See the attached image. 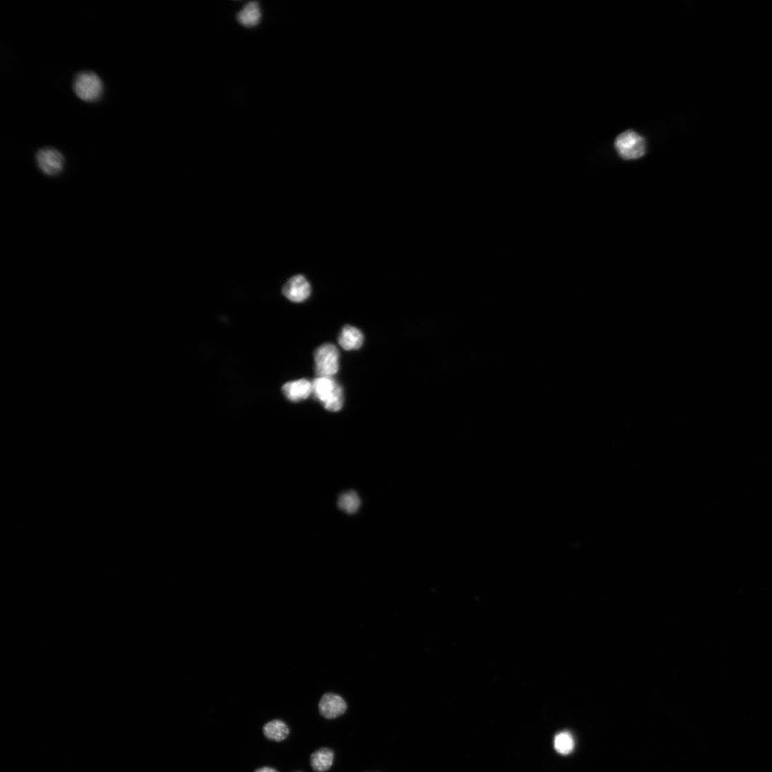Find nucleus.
<instances>
[{
  "mask_svg": "<svg viewBox=\"0 0 772 772\" xmlns=\"http://www.w3.org/2000/svg\"><path fill=\"white\" fill-rule=\"evenodd\" d=\"M316 372L319 377H332L339 369V352L330 343L323 344L315 352Z\"/></svg>",
  "mask_w": 772,
  "mask_h": 772,
  "instance_id": "4",
  "label": "nucleus"
},
{
  "mask_svg": "<svg viewBox=\"0 0 772 772\" xmlns=\"http://www.w3.org/2000/svg\"><path fill=\"white\" fill-rule=\"evenodd\" d=\"M283 294L292 302L302 303L310 296L311 287L303 276L296 275L284 285Z\"/></svg>",
  "mask_w": 772,
  "mask_h": 772,
  "instance_id": "6",
  "label": "nucleus"
},
{
  "mask_svg": "<svg viewBox=\"0 0 772 772\" xmlns=\"http://www.w3.org/2000/svg\"><path fill=\"white\" fill-rule=\"evenodd\" d=\"M36 161L40 171L48 176L58 175L64 168V156L53 148L40 149L36 154Z\"/></svg>",
  "mask_w": 772,
  "mask_h": 772,
  "instance_id": "5",
  "label": "nucleus"
},
{
  "mask_svg": "<svg viewBox=\"0 0 772 772\" xmlns=\"http://www.w3.org/2000/svg\"><path fill=\"white\" fill-rule=\"evenodd\" d=\"M73 89L82 101L95 102L102 96L104 86L100 77L93 72H82L75 78Z\"/></svg>",
  "mask_w": 772,
  "mask_h": 772,
  "instance_id": "2",
  "label": "nucleus"
},
{
  "mask_svg": "<svg viewBox=\"0 0 772 772\" xmlns=\"http://www.w3.org/2000/svg\"><path fill=\"white\" fill-rule=\"evenodd\" d=\"M319 712L321 715L328 719H337L347 710V704L341 696L333 694H325L319 702Z\"/></svg>",
  "mask_w": 772,
  "mask_h": 772,
  "instance_id": "7",
  "label": "nucleus"
},
{
  "mask_svg": "<svg viewBox=\"0 0 772 772\" xmlns=\"http://www.w3.org/2000/svg\"><path fill=\"white\" fill-rule=\"evenodd\" d=\"M261 11L258 3L250 2L239 12L237 19L239 23L245 28L257 26L261 19Z\"/></svg>",
  "mask_w": 772,
  "mask_h": 772,
  "instance_id": "10",
  "label": "nucleus"
},
{
  "mask_svg": "<svg viewBox=\"0 0 772 772\" xmlns=\"http://www.w3.org/2000/svg\"><path fill=\"white\" fill-rule=\"evenodd\" d=\"M554 747L561 755H567L570 754L574 747L573 737L568 733L558 734L554 739Z\"/></svg>",
  "mask_w": 772,
  "mask_h": 772,
  "instance_id": "14",
  "label": "nucleus"
},
{
  "mask_svg": "<svg viewBox=\"0 0 772 772\" xmlns=\"http://www.w3.org/2000/svg\"><path fill=\"white\" fill-rule=\"evenodd\" d=\"M361 498L356 491H350L342 493L338 500L341 510L348 514L357 513L360 509Z\"/></svg>",
  "mask_w": 772,
  "mask_h": 772,
  "instance_id": "13",
  "label": "nucleus"
},
{
  "mask_svg": "<svg viewBox=\"0 0 772 772\" xmlns=\"http://www.w3.org/2000/svg\"><path fill=\"white\" fill-rule=\"evenodd\" d=\"M312 393L323 404L326 410L337 412L342 408L343 389L332 377H319L312 383Z\"/></svg>",
  "mask_w": 772,
  "mask_h": 772,
  "instance_id": "1",
  "label": "nucleus"
},
{
  "mask_svg": "<svg viewBox=\"0 0 772 772\" xmlns=\"http://www.w3.org/2000/svg\"><path fill=\"white\" fill-rule=\"evenodd\" d=\"M363 333L357 328L351 326H345L339 336L340 346L346 350H357L364 343Z\"/></svg>",
  "mask_w": 772,
  "mask_h": 772,
  "instance_id": "9",
  "label": "nucleus"
},
{
  "mask_svg": "<svg viewBox=\"0 0 772 772\" xmlns=\"http://www.w3.org/2000/svg\"><path fill=\"white\" fill-rule=\"evenodd\" d=\"M614 146L619 156L625 160L640 159L646 151L645 139L633 131L620 134L615 140Z\"/></svg>",
  "mask_w": 772,
  "mask_h": 772,
  "instance_id": "3",
  "label": "nucleus"
},
{
  "mask_svg": "<svg viewBox=\"0 0 772 772\" xmlns=\"http://www.w3.org/2000/svg\"><path fill=\"white\" fill-rule=\"evenodd\" d=\"M282 390L288 400L298 402L309 397L312 391V385L308 380L300 379L285 384Z\"/></svg>",
  "mask_w": 772,
  "mask_h": 772,
  "instance_id": "8",
  "label": "nucleus"
},
{
  "mask_svg": "<svg viewBox=\"0 0 772 772\" xmlns=\"http://www.w3.org/2000/svg\"><path fill=\"white\" fill-rule=\"evenodd\" d=\"M263 734L267 739L279 742L288 738L290 729L285 722L276 719L265 724Z\"/></svg>",
  "mask_w": 772,
  "mask_h": 772,
  "instance_id": "12",
  "label": "nucleus"
},
{
  "mask_svg": "<svg viewBox=\"0 0 772 772\" xmlns=\"http://www.w3.org/2000/svg\"><path fill=\"white\" fill-rule=\"evenodd\" d=\"M255 772H279L276 769L268 766L261 767L255 771Z\"/></svg>",
  "mask_w": 772,
  "mask_h": 772,
  "instance_id": "15",
  "label": "nucleus"
},
{
  "mask_svg": "<svg viewBox=\"0 0 772 772\" xmlns=\"http://www.w3.org/2000/svg\"><path fill=\"white\" fill-rule=\"evenodd\" d=\"M333 751L329 748H321L312 753L310 762L312 769L316 772H326L332 766L334 761Z\"/></svg>",
  "mask_w": 772,
  "mask_h": 772,
  "instance_id": "11",
  "label": "nucleus"
}]
</instances>
